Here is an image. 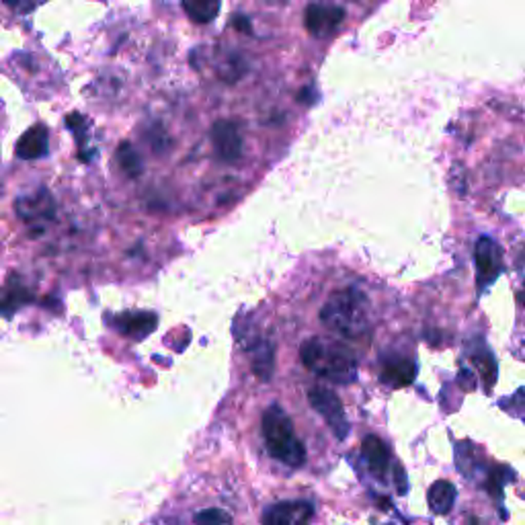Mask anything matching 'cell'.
<instances>
[{
	"label": "cell",
	"instance_id": "obj_10",
	"mask_svg": "<svg viewBox=\"0 0 525 525\" xmlns=\"http://www.w3.org/2000/svg\"><path fill=\"white\" fill-rule=\"evenodd\" d=\"M47 150H49L47 128L37 123V126H33L25 131L19 142H16L15 154L19 156L21 161H37V158L47 154Z\"/></svg>",
	"mask_w": 525,
	"mask_h": 525
},
{
	"label": "cell",
	"instance_id": "obj_5",
	"mask_svg": "<svg viewBox=\"0 0 525 525\" xmlns=\"http://www.w3.org/2000/svg\"><path fill=\"white\" fill-rule=\"evenodd\" d=\"M15 212L29 226H41V224L54 220L56 202L46 187H39L16 199Z\"/></svg>",
	"mask_w": 525,
	"mask_h": 525
},
{
	"label": "cell",
	"instance_id": "obj_21",
	"mask_svg": "<svg viewBox=\"0 0 525 525\" xmlns=\"http://www.w3.org/2000/svg\"><path fill=\"white\" fill-rule=\"evenodd\" d=\"M515 477L511 468H507V466H497V468H490L488 470V478H487V485H488V493L501 499L503 497V487Z\"/></svg>",
	"mask_w": 525,
	"mask_h": 525
},
{
	"label": "cell",
	"instance_id": "obj_19",
	"mask_svg": "<svg viewBox=\"0 0 525 525\" xmlns=\"http://www.w3.org/2000/svg\"><path fill=\"white\" fill-rule=\"evenodd\" d=\"M66 126L74 133V138L79 140V158L80 161L89 163L90 158H93V152H89V144H87V138H89V121L82 118L80 113L72 111L66 115Z\"/></svg>",
	"mask_w": 525,
	"mask_h": 525
},
{
	"label": "cell",
	"instance_id": "obj_22",
	"mask_svg": "<svg viewBox=\"0 0 525 525\" xmlns=\"http://www.w3.org/2000/svg\"><path fill=\"white\" fill-rule=\"evenodd\" d=\"M195 525H235L224 509H204L195 513Z\"/></svg>",
	"mask_w": 525,
	"mask_h": 525
},
{
	"label": "cell",
	"instance_id": "obj_23",
	"mask_svg": "<svg viewBox=\"0 0 525 525\" xmlns=\"http://www.w3.org/2000/svg\"><path fill=\"white\" fill-rule=\"evenodd\" d=\"M44 3L46 0H5V5L8 8H13L15 13H21V15L33 13L37 6H41Z\"/></svg>",
	"mask_w": 525,
	"mask_h": 525
},
{
	"label": "cell",
	"instance_id": "obj_13",
	"mask_svg": "<svg viewBox=\"0 0 525 525\" xmlns=\"http://www.w3.org/2000/svg\"><path fill=\"white\" fill-rule=\"evenodd\" d=\"M416 378V363L413 360H390L384 363L380 380L390 388L411 386Z\"/></svg>",
	"mask_w": 525,
	"mask_h": 525
},
{
	"label": "cell",
	"instance_id": "obj_8",
	"mask_svg": "<svg viewBox=\"0 0 525 525\" xmlns=\"http://www.w3.org/2000/svg\"><path fill=\"white\" fill-rule=\"evenodd\" d=\"M314 518V505L308 501H279L263 511V525H308Z\"/></svg>",
	"mask_w": 525,
	"mask_h": 525
},
{
	"label": "cell",
	"instance_id": "obj_2",
	"mask_svg": "<svg viewBox=\"0 0 525 525\" xmlns=\"http://www.w3.org/2000/svg\"><path fill=\"white\" fill-rule=\"evenodd\" d=\"M299 357L308 370L332 384H352L357 378L355 355L332 341L308 339L299 347Z\"/></svg>",
	"mask_w": 525,
	"mask_h": 525
},
{
	"label": "cell",
	"instance_id": "obj_27",
	"mask_svg": "<svg viewBox=\"0 0 525 525\" xmlns=\"http://www.w3.org/2000/svg\"><path fill=\"white\" fill-rule=\"evenodd\" d=\"M388 525H394V523H388Z\"/></svg>",
	"mask_w": 525,
	"mask_h": 525
},
{
	"label": "cell",
	"instance_id": "obj_11",
	"mask_svg": "<svg viewBox=\"0 0 525 525\" xmlns=\"http://www.w3.org/2000/svg\"><path fill=\"white\" fill-rule=\"evenodd\" d=\"M362 456L373 477L384 478L390 466V452L384 441L376 436H368L362 444Z\"/></svg>",
	"mask_w": 525,
	"mask_h": 525
},
{
	"label": "cell",
	"instance_id": "obj_6",
	"mask_svg": "<svg viewBox=\"0 0 525 525\" xmlns=\"http://www.w3.org/2000/svg\"><path fill=\"white\" fill-rule=\"evenodd\" d=\"M474 263H477V283L480 289H487L503 271V248L490 236L478 238L474 247Z\"/></svg>",
	"mask_w": 525,
	"mask_h": 525
},
{
	"label": "cell",
	"instance_id": "obj_16",
	"mask_svg": "<svg viewBox=\"0 0 525 525\" xmlns=\"http://www.w3.org/2000/svg\"><path fill=\"white\" fill-rule=\"evenodd\" d=\"M456 464L464 477L474 478V474L482 468V452L478 447H474L470 441H462V444L456 446Z\"/></svg>",
	"mask_w": 525,
	"mask_h": 525
},
{
	"label": "cell",
	"instance_id": "obj_1",
	"mask_svg": "<svg viewBox=\"0 0 525 525\" xmlns=\"http://www.w3.org/2000/svg\"><path fill=\"white\" fill-rule=\"evenodd\" d=\"M320 320L331 332L345 339H360L370 331V302L355 288L331 294L320 310Z\"/></svg>",
	"mask_w": 525,
	"mask_h": 525
},
{
	"label": "cell",
	"instance_id": "obj_25",
	"mask_svg": "<svg viewBox=\"0 0 525 525\" xmlns=\"http://www.w3.org/2000/svg\"><path fill=\"white\" fill-rule=\"evenodd\" d=\"M457 382H460V386L466 390V393H470L477 386V376L470 370H460V376H457Z\"/></svg>",
	"mask_w": 525,
	"mask_h": 525
},
{
	"label": "cell",
	"instance_id": "obj_20",
	"mask_svg": "<svg viewBox=\"0 0 525 525\" xmlns=\"http://www.w3.org/2000/svg\"><path fill=\"white\" fill-rule=\"evenodd\" d=\"M253 353V372L267 382L273 376V345L261 343Z\"/></svg>",
	"mask_w": 525,
	"mask_h": 525
},
{
	"label": "cell",
	"instance_id": "obj_18",
	"mask_svg": "<svg viewBox=\"0 0 525 525\" xmlns=\"http://www.w3.org/2000/svg\"><path fill=\"white\" fill-rule=\"evenodd\" d=\"M115 161H118L120 169L126 173L130 179H138L140 174L144 173V163H142V156L138 154V150L130 144V142H121V144L118 146Z\"/></svg>",
	"mask_w": 525,
	"mask_h": 525
},
{
	"label": "cell",
	"instance_id": "obj_7",
	"mask_svg": "<svg viewBox=\"0 0 525 525\" xmlns=\"http://www.w3.org/2000/svg\"><path fill=\"white\" fill-rule=\"evenodd\" d=\"M345 19V11L332 3H310L306 8V29L314 37H327L332 31L339 29V25Z\"/></svg>",
	"mask_w": 525,
	"mask_h": 525
},
{
	"label": "cell",
	"instance_id": "obj_24",
	"mask_svg": "<svg viewBox=\"0 0 525 525\" xmlns=\"http://www.w3.org/2000/svg\"><path fill=\"white\" fill-rule=\"evenodd\" d=\"M394 485H396L398 495H406L408 482H406V474L403 470V464H400V462L394 464Z\"/></svg>",
	"mask_w": 525,
	"mask_h": 525
},
{
	"label": "cell",
	"instance_id": "obj_4",
	"mask_svg": "<svg viewBox=\"0 0 525 525\" xmlns=\"http://www.w3.org/2000/svg\"><path fill=\"white\" fill-rule=\"evenodd\" d=\"M308 400H310V406L314 408V411L319 413L324 421H327L331 431L335 433V437L341 441L347 439L349 431H352V425H349L347 421L345 408L343 404H341L339 396L329 388L316 386L310 390V393H308Z\"/></svg>",
	"mask_w": 525,
	"mask_h": 525
},
{
	"label": "cell",
	"instance_id": "obj_3",
	"mask_svg": "<svg viewBox=\"0 0 525 525\" xmlns=\"http://www.w3.org/2000/svg\"><path fill=\"white\" fill-rule=\"evenodd\" d=\"M263 439L267 452L275 460L289 466V468H299L306 462V447L302 441L296 437L294 423L283 413L279 406H269L263 413Z\"/></svg>",
	"mask_w": 525,
	"mask_h": 525
},
{
	"label": "cell",
	"instance_id": "obj_9",
	"mask_svg": "<svg viewBox=\"0 0 525 525\" xmlns=\"http://www.w3.org/2000/svg\"><path fill=\"white\" fill-rule=\"evenodd\" d=\"M212 144L215 154L224 163H236L243 156V138H240L238 128L232 121L220 120L212 126Z\"/></svg>",
	"mask_w": 525,
	"mask_h": 525
},
{
	"label": "cell",
	"instance_id": "obj_17",
	"mask_svg": "<svg viewBox=\"0 0 525 525\" xmlns=\"http://www.w3.org/2000/svg\"><path fill=\"white\" fill-rule=\"evenodd\" d=\"M222 0H183V11L194 23H212L220 13Z\"/></svg>",
	"mask_w": 525,
	"mask_h": 525
},
{
	"label": "cell",
	"instance_id": "obj_12",
	"mask_svg": "<svg viewBox=\"0 0 525 525\" xmlns=\"http://www.w3.org/2000/svg\"><path fill=\"white\" fill-rule=\"evenodd\" d=\"M158 319L152 312H126L115 319V327H118L123 335L131 339H144L156 329Z\"/></svg>",
	"mask_w": 525,
	"mask_h": 525
},
{
	"label": "cell",
	"instance_id": "obj_14",
	"mask_svg": "<svg viewBox=\"0 0 525 525\" xmlns=\"http://www.w3.org/2000/svg\"><path fill=\"white\" fill-rule=\"evenodd\" d=\"M470 360L477 365L487 390L493 388L497 384V362L493 353H490V349L482 343V341H477V349H472L470 352Z\"/></svg>",
	"mask_w": 525,
	"mask_h": 525
},
{
	"label": "cell",
	"instance_id": "obj_26",
	"mask_svg": "<svg viewBox=\"0 0 525 525\" xmlns=\"http://www.w3.org/2000/svg\"><path fill=\"white\" fill-rule=\"evenodd\" d=\"M232 25H235V27L240 29L243 33H247V36H248V33H251V23H248V21L245 19V16H236L235 23H232Z\"/></svg>",
	"mask_w": 525,
	"mask_h": 525
},
{
	"label": "cell",
	"instance_id": "obj_15",
	"mask_svg": "<svg viewBox=\"0 0 525 525\" xmlns=\"http://www.w3.org/2000/svg\"><path fill=\"white\" fill-rule=\"evenodd\" d=\"M427 501L431 511L436 515H447L452 511L456 501V487L449 480H437L436 485H431L427 493Z\"/></svg>",
	"mask_w": 525,
	"mask_h": 525
}]
</instances>
